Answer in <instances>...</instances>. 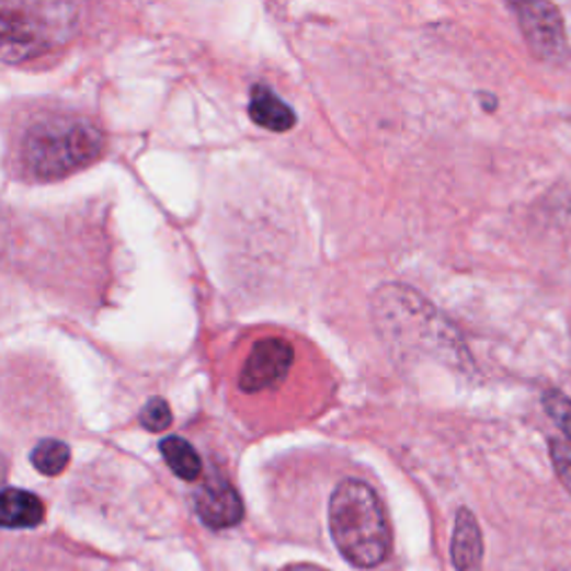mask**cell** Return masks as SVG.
Listing matches in <instances>:
<instances>
[{"label": "cell", "instance_id": "obj_13", "mask_svg": "<svg viewBox=\"0 0 571 571\" xmlns=\"http://www.w3.org/2000/svg\"><path fill=\"white\" fill-rule=\"evenodd\" d=\"M144 429L152 431V433H161L172 424V411L170 404L163 398H150L139 415Z\"/></svg>", "mask_w": 571, "mask_h": 571}, {"label": "cell", "instance_id": "obj_3", "mask_svg": "<svg viewBox=\"0 0 571 571\" xmlns=\"http://www.w3.org/2000/svg\"><path fill=\"white\" fill-rule=\"evenodd\" d=\"M79 27V8L52 0H0V60L10 66L68 45Z\"/></svg>", "mask_w": 571, "mask_h": 571}, {"label": "cell", "instance_id": "obj_4", "mask_svg": "<svg viewBox=\"0 0 571 571\" xmlns=\"http://www.w3.org/2000/svg\"><path fill=\"white\" fill-rule=\"evenodd\" d=\"M521 30L529 49L549 62H562L569 56L564 23L551 3H514Z\"/></svg>", "mask_w": 571, "mask_h": 571}, {"label": "cell", "instance_id": "obj_11", "mask_svg": "<svg viewBox=\"0 0 571 571\" xmlns=\"http://www.w3.org/2000/svg\"><path fill=\"white\" fill-rule=\"evenodd\" d=\"M72 458V452L66 442L60 439H41L32 449V465L43 476H58L68 469Z\"/></svg>", "mask_w": 571, "mask_h": 571}, {"label": "cell", "instance_id": "obj_10", "mask_svg": "<svg viewBox=\"0 0 571 571\" xmlns=\"http://www.w3.org/2000/svg\"><path fill=\"white\" fill-rule=\"evenodd\" d=\"M159 449H161V456L165 458L168 467L172 469V473L179 476L181 480L193 482L202 476V469H204L202 458L187 439H183L179 435H168L161 439Z\"/></svg>", "mask_w": 571, "mask_h": 571}, {"label": "cell", "instance_id": "obj_1", "mask_svg": "<svg viewBox=\"0 0 571 571\" xmlns=\"http://www.w3.org/2000/svg\"><path fill=\"white\" fill-rule=\"evenodd\" d=\"M105 146V133L92 118L49 114L23 133L19 161L30 179L58 181L90 168L103 157Z\"/></svg>", "mask_w": 571, "mask_h": 571}, {"label": "cell", "instance_id": "obj_15", "mask_svg": "<svg viewBox=\"0 0 571 571\" xmlns=\"http://www.w3.org/2000/svg\"><path fill=\"white\" fill-rule=\"evenodd\" d=\"M282 571H327V569L317 567V564H306V562H299V564H290V567H286V569H282Z\"/></svg>", "mask_w": 571, "mask_h": 571}, {"label": "cell", "instance_id": "obj_5", "mask_svg": "<svg viewBox=\"0 0 571 571\" xmlns=\"http://www.w3.org/2000/svg\"><path fill=\"white\" fill-rule=\"evenodd\" d=\"M295 362L293 346L282 338H264L252 346L239 375L243 393H262L279 387Z\"/></svg>", "mask_w": 571, "mask_h": 571}, {"label": "cell", "instance_id": "obj_8", "mask_svg": "<svg viewBox=\"0 0 571 571\" xmlns=\"http://www.w3.org/2000/svg\"><path fill=\"white\" fill-rule=\"evenodd\" d=\"M45 518V504L38 495L23 489L0 491V527L32 529Z\"/></svg>", "mask_w": 571, "mask_h": 571}, {"label": "cell", "instance_id": "obj_9", "mask_svg": "<svg viewBox=\"0 0 571 571\" xmlns=\"http://www.w3.org/2000/svg\"><path fill=\"white\" fill-rule=\"evenodd\" d=\"M482 534L476 516L469 510H460L456 516L454 540H452V558L458 571H482Z\"/></svg>", "mask_w": 571, "mask_h": 571}, {"label": "cell", "instance_id": "obj_6", "mask_svg": "<svg viewBox=\"0 0 571 571\" xmlns=\"http://www.w3.org/2000/svg\"><path fill=\"white\" fill-rule=\"evenodd\" d=\"M197 514L210 529H228L241 523L243 502L237 489L221 476H213L197 493Z\"/></svg>", "mask_w": 571, "mask_h": 571}, {"label": "cell", "instance_id": "obj_12", "mask_svg": "<svg viewBox=\"0 0 571 571\" xmlns=\"http://www.w3.org/2000/svg\"><path fill=\"white\" fill-rule=\"evenodd\" d=\"M543 407L547 415L564 431V435L571 437V398L560 391H547L543 396Z\"/></svg>", "mask_w": 571, "mask_h": 571}, {"label": "cell", "instance_id": "obj_7", "mask_svg": "<svg viewBox=\"0 0 571 571\" xmlns=\"http://www.w3.org/2000/svg\"><path fill=\"white\" fill-rule=\"evenodd\" d=\"M248 114H250L252 123L271 133H288L295 128V123H297L295 112L269 85L252 88Z\"/></svg>", "mask_w": 571, "mask_h": 571}, {"label": "cell", "instance_id": "obj_14", "mask_svg": "<svg viewBox=\"0 0 571 571\" xmlns=\"http://www.w3.org/2000/svg\"><path fill=\"white\" fill-rule=\"evenodd\" d=\"M549 452H551V462H553V469H556L560 482L571 493V444L553 437L549 442Z\"/></svg>", "mask_w": 571, "mask_h": 571}, {"label": "cell", "instance_id": "obj_2", "mask_svg": "<svg viewBox=\"0 0 571 571\" xmlns=\"http://www.w3.org/2000/svg\"><path fill=\"white\" fill-rule=\"evenodd\" d=\"M331 536L340 553L359 569H373L391 553V527L382 500L362 480H344L329 502Z\"/></svg>", "mask_w": 571, "mask_h": 571}]
</instances>
